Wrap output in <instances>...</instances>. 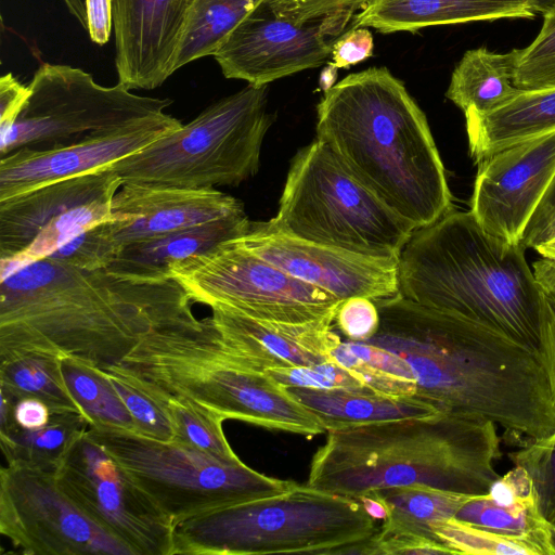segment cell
<instances>
[{
  "label": "cell",
  "instance_id": "6da1fadb",
  "mask_svg": "<svg viewBox=\"0 0 555 555\" xmlns=\"http://www.w3.org/2000/svg\"><path fill=\"white\" fill-rule=\"evenodd\" d=\"M366 343L406 361L417 397L444 414L486 418L526 441L555 428V401L539 352L465 318L399 294L375 301Z\"/></svg>",
  "mask_w": 555,
  "mask_h": 555
},
{
  "label": "cell",
  "instance_id": "7a4b0ae2",
  "mask_svg": "<svg viewBox=\"0 0 555 555\" xmlns=\"http://www.w3.org/2000/svg\"><path fill=\"white\" fill-rule=\"evenodd\" d=\"M192 302L175 278L134 282L42 258L0 280V352L41 351L105 370L155 330L195 319Z\"/></svg>",
  "mask_w": 555,
  "mask_h": 555
},
{
  "label": "cell",
  "instance_id": "3957f363",
  "mask_svg": "<svg viewBox=\"0 0 555 555\" xmlns=\"http://www.w3.org/2000/svg\"><path fill=\"white\" fill-rule=\"evenodd\" d=\"M315 130L348 171L416 230L453 210L426 116L388 68L350 74L325 91Z\"/></svg>",
  "mask_w": 555,
  "mask_h": 555
},
{
  "label": "cell",
  "instance_id": "277c9868",
  "mask_svg": "<svg viewBox=\"0 0 555 555\" xmlns=\"http://www.w3.org/2000/svg\"><path fill=\"white\" fill-rule=\"evenodd\" d=\"M498 428L486 418L442 413L328 430L307 485L353 499L398 486L483 494L500 477Z\"/></svg>",
  "mask_w": 555,
  "mask_h": 555
},
{
  "label": "cell",
  "instance_id": "5b68a950",
  "mask_svg": "<svg viewBox=\"0 0 555 555\" xmlns=\"http://www.w3.org/2000/svg\"><path fill=\"white\" fill-rule=\"evenodd\" d=\"M524 248L485 231L470 211L452 210L403 247L399 295L538 351L542 294Z\"/></svg>",
  "mask_w": 555,
  "mask_h": 555
},
{
  "label": "cell",
  "instance_id": "8992f818",
  "mask_svg": "<svg viewBox=\"0 0 555 555\" xmlns=\"http://www.w3.org/2000/svg\"><path fill=\"white\" fill-rule=\"evenodd\" d=\"M358 499L295 483L285 492L217 508L175 527L173 554L340 555L377 531Z\"/></svg>",
  "mask_w": 555,
  "mask_h": 555
},
{
  "label": "cell",
  "instance_id": "52a82bcc",
  "mask_svg": "<svg viewBox=\"0 0 555 555\" xmlns=\"http://www.w3.org/2000/svg\"><path fill=\"white\" fill-rule=\"evenodd\" d=\"M267 222L305 241L396 259L416 230L318 139L293 157L278 214Z\"/></svg>",
  "mask_w": 555,
  "mask_h": 555
},
{
  "label": "cell",
  "instance_id": "ba28073f",
  "mask_svg": "<svg viewBox=\"0 0 555 555\" xmlns=\"http://www.w3.org/2000/svg\"><path fill=\"white\" fill-rule=\"evenodd\" d=\"M273 121L267 86L248 85L206 107L192 121L109 165L124 182L194 189L236 186L259 169Z\"/></svg>",
  "mask_w": 555,
  "mask_h": 555
},
{
  "label": "cell",
  "instance_id": "9c48e42d",
  "mask_svg": "<svg viewBox=\"0 0 555 555\" xmlns=\"http://www.w3.org/2000/svg\"><path fill=\"white\" fill-rule=\"evenodd\" d=\"M87 434L175 527L217 508L285 492L296 483L260 474L240 459L221 460L178 440L96 426H89Z\"/></svg>",
  "mask_w": 555,
  "mask_h": 555
},
{
  "label": "cell",
  "instance_id": "30bf717a",
  "mask_svg": "<svg viewBox=\"0 0 555 555\" xmlns=\"http://www.w3.org/2000/svg\"><path fill=\"white\" fill-rule=\"evenodd\" d=\"M30 95L0 157L18 149L46 150L78 142L165 113L170 99L138 95L121 83L104 87L81 68L43 63L29 82Z\"/></svg>",
  "mask_w": 555,
  "mask_h": 555
},
{
  "label": "cell",
  "instance_id": "8fae6325",
  "mask_svg": "<svg viewBox=\"0 0 555 555\" xmlns=\"http://www.w3.org/2000/svg\"><path fill=\"white\" fill-rule=\"evenodd\" d=\"M170 274L193 302L221 305L261 321L335 322L341 304L328 292L255 255L238 238L177 261L170 267Z\"/></svg>",
  "mask_w": 555,
  "mask_h": 555
},
{
  "label": "cell",
  "instance_id": "7c38bea8",
  "mask_svg": "<svg viewBox=\"0 0 555 555\" xmlns=\"http://www.w3.org/2000/svg\"><path fill=\"white\" fill-rule=\"evenodd\" d=\"M122 183L107 166L1 199L0 280L111 219Z\"/></svg>",
  "mask_w": 555,
  "mask_h": 555
},
{
  "label": "cell",
  "instance_id": "4fadbf2b",
  "mask_svg": "<svg viewBox=\"0 0 555 555\" xmlns=\"http://www.w3.org/2000/svg\"><path fill=\"white\" fill-rule=\"evenodd\" d=\"M0 533L35 555H134L60 487L55 470L8 464L0 470Z\"/></svg>",
  "mask_w": 555,
  "mask_h": 555
},
{
  "label": "cell",
  "instance_id": "5bb4252c",
  "mask_svg": "<svg viewBox=\"0 0 555 555\" xmlns=\"http://www.w3.org/2000/svg\"><path fill=\"white\" fill-rule=\"evenodd\" d=\"M64 492L134 555H172L175 525L87 430L55 468Z\"/></svg>",
  "mask_w": 555,
  "mask_h": 555
},
{
  "label": "cell",
  "instance_id": "9a60e30c",
  "mask_svg": "<svg viewBox=\"0 0 555 555\" xmlns=\"http://www.w3.org/2000/svg\"><path fill=\"white\" fill-rule=\"evenodd\" d=\"M353 16L339 13L298 24L278 16L264 0L232 30L214 57L224 77L267 86L324 64L335 40L352 27Z\"/></svg>",
  "mask_w": 555,
  "mask_h": 555
},
{
  "label": "cell",
  "instance_id": "2e32d148",
  "mask_svg": "<svg viewBox=\"0 0 555 555\" xmlns=\"http://www.w3.org/2000/svg\"><path fill=\"white\" fill-rule=\"evenodd\" d=\"M238 242L292 276L339 300L366 297L374 301L399 294V259L373 257L305 241L268 222H251Z\"/></svg>",
  "mask_w": 555,
  "mask_h": 555
},
{
  "label": "cell",
  "instance_id": "e0dca14e",
  "mask_svg": "<svg viewBox=\"0 0 555 555\" xmlns=\"http://www.w3.org/2000/svg\"><path fill=\"white\" fill-rule=\"evenodd\" d=\"M554 176L555 131L508 146L478 164L470 212L485 231L519 245Z\"/></svg>",
  "mask_w": 555,
  "mask_h": 555
},
{
  "label": "cell",
  "instance_id": "ac0fdd59",
  "mask_svg": "<svg viewBox=\"0 0 555 555\" xmlns=\"http://www.w3.org/2000/svg\"><path fill=\"white\" fill-rule=\"evenodd\" d=\"M182 122L160 114L125 127L93 133L78 142L46 150L18 149L0 157V201L65 178L107 167Z\"/></svg>",
  "mask_w": 555,
  "mask_h": 555
},
{
  "label": "cell",
  "instance_id": "d6986e66",
  "mask_svg": "<svg viewBox=\"0 0 555 555\" xmlns=\"http://www.w3.org/2000/svg\"><path fill=\"white\" fill-rule=\"evenodd\" d=\"M193 0H113L115 67L126 88L155 89L175 73Z\"/></svg>",
  "mask_w": 555,
  "mask_h": 555
},
{
  "label": "cell",
  "instance_id": "ffe728a7",
  "mask_svg": "<svg viewBox=\"0 0 555 555\" xmlns=\"http://www.w3.org/2000/svg\"><path fill=\"white\" fill-rule=\"evenodd\" d=\"M243 203L217 189L127 181L104 221L120 248L131 242L245 214Z\"/></svg>",
  "mask_w": 555,
  "mask_h": 555
},
{
  "label": "cell",
  "instance_id": "44dd1931",
  "mask_svg": "<svg viewBox=\"0 0 555 555\" xmlns=\"http://www.w3.org/2000/svg\"><path fill=\"white\" fill-rule=\"evenodd\" d=\"M210 308V318L224 340L251 369L260 372L332 361V351L341 341L332 321L269 322L221 305Z\"/></svg>",
  "mask_w": 555,
  "mask_h": 555
},
{
  "label": "cell",
  "instance_id": "7402d4cb",
  "mask_svg": "<svg viewBox=\"0 0 555 555\" xmlns=\"http://www.w3.org/2000/svg\"><path fill=\"white\" fill-rule=\"evenodd\" d=\"M472 526L527 540L543 555H555V527L542 514L532 481L514 465L489 491L470 495L453 517Z\"/></svg>",
  "mask_w": 555,
  "mask_h": 555
},
{
  "label": "cell",
  "instance_id": "603a6c76",
  "mask_svg": "<svg viewBox=\"0 0 555 555\" xmlns=\"http://www.w3.org/2000/svg\"><path fill=\"white\" fill-rule=\"evenodd\" d=\"M250 223L245 212L134 241L124 245L105 270L134 282H166L173 279L170 274L173 263L243 237Z\"/></svg>",
  "mask_w": 555,
  "mask_h": 555
},
{
  "label": "cell",
  "instance_id": "cb8c5ba5",
  "mask_svg": "<svg viewBox=\"0 0 555 555\" xmlns=\"http://www.w3.org/2000/svg\"><path fill=\"white\" fill-rule=\"evenodd\" d=\"M534 15L529 0H372L354 14L352 27L416 33L430 26Z\"/></svg>",
  "mask_w": 555,
  "mask_h": 555
},
{
  "label": "cell",
  "instance_id": "d4e9b609",
  "mask_svg": "<svg viewBox=\"0 0 555 555\" xmlns=\"http://www.w3.org/2000/svg\"><path fill=\"white\" fill-rule=\"evenodd\" d=\"M284 388L318 416L326 431L388 422L427 420L442 414L433 404L417 397L385 396L366 387Z\"/></svg>",
  "mask_w": 555,
  "mask_h": 555
},
{
  "label": "cell",
  "instance_id": "484cf974",
  "mask_svg": "<svg viewBox=\"0 0 555 555\" xmlns=\"http://www.w3.org/2000/svg\"><path fill=\"white\" fill-rule=\"evenodd\" d=\"M465 118L470 155L479 164L508 146L555 131V87L522 90L496 111Z\"/></svg>",
  "mask_w": 555,
  "mask_h": 555
},
{
  "label": "cell",
  "instance_id": "4316f807",
  "mask_svg": "<svg viewBox=\"0 0 555 555\" xmlns=\"http://www.w3.org/2000/svg\"><path fill=\"white\" fill-rule=\"evenodd\" d=\"M521 49L499 53L486 47L468 50L455 65L446 96L464 114L499 109L522 90L515 83Z\"/></svg>",
  "mask_w": 555,
  "mask_h": 555
},
{
  "label": "cell",
  "instance_id": "83f0119b",
  "mask_svg": "<svg viewBox=\"0 0 555 555\" xmlns=\"http://www.w3.org/2000/svg\"><path fill=\"white\" fill-rule=\"evenodd\" d=\"M0 389L16 398L40 399L52 411L85 415L65 384L60 357L55 354L33 350L0 352Z\"/></svg>",
  "mask_w": 555,
  "mask_h": 555
},
{
  "label": "cell",
  "instance_id": "f1b7e54d",
  "mask_svg": "<svg viewBox=\"0 0 555 555\" xmlns=\"http://www.w3.org/2000/svg\"><path fill=\"white\" fill-rule=\"evenodd\" d=\"M90 426L85 415L52 411L50 422L38 429L13 428L0 433V446L8 464H23L55 470L61 459Z\"/></svg>",
  "mask_w": 555,
  "mask_h": 555
},
{
  "label": "cell",
  "instance_id": "f546056e",
  "mask_svg": "<svg viewBox=\"0 0 555 555\" xmlns=\"http://www.w3.org/2000/svg\"><path fill=\"white\" fill-rule=\"evenodd\" d=\"M372 491L376 492L390 509L389 517L382 522L380 528L436 541L438 539L430 528L431 524L453 518L461 505L470 496L427 486H398Z\"/></svg>",
  "mask_w": 555,
  "mask_h": 555
},
{
  "label": "cell",
  "instance_id": "4dcf8cb0",
  "mask_svg": "<svg viewBox=\"0 0 555 555\" xmlns=\"http://www.w3.org/2000/svg\"><path fill=\"white\" fill-rule=\"evenodd\" d=\"M264 0H193L175 61V72L214 55L232 30Z\"/></svg>",
  "mask_w": 555,
  "mask_h": 555
},
{
  "label": "cell",
  "instance_id": "1f68e13d",
  "mask_svg": "<svg viewBox=\"0 0 555 555\" xmlns=\"http://www.w3.org/2000/svg\"><path fill=\"white\" fill-rule=\"evenodd\" d=\"M331 357L377 393L391 397L416 393L412 369L404 359L387 349L366 341L341 340Z\"/></svg>",
  "mask_w": 555,
  "mask_h": 555
},
{
  "label": "cell",
  "instance_id": "d6a6232c",
  "mask_svg": "<svg viewBox=\"0 0 555 555\" xmlns=\"http://www.w3.org/2000/svg\"><path fill=\"white\" fill-rule=\"evenodd\" d=\"M65 384L90 426L134 431L135 425L102 370L60 357Z\"/></svg>",
  "mask_w": 555,
  "mask_h": 555
},
{
  "label": "cell",
  "instance_id": "836d02e7",
  "mask_svg": "<svg viewBox=\"0 0 555 555\" xmlns=\"http://www.w3.org/2000/svg\"><path fill=\"white\" fill-rule=\"evenodd\" d=\"M153 397L166 406L172 421L175 440L221 460H238L223 434L221 417L183 399Z\"/></svg>",
  "mask_w": 555,
  "mask_h": 555
},
{
  "label": "cell",
  "instance_id": "e575fe53",
  "mask_svg": "<svg viewBox=\"0 0 555 555\" xmlns=\"http://www.w3.org/2000/svg\"><path fill=\"white\" fill-rule=\"evenodd\" d=\"M434 534L453 554L479 555H543L535 544L481 529L455 518L440 520L430 526Z\"/></svg>",
  "mask_w": 555,
  "mask_h": 555
},
{
  "label": "cell",
  "instance_id": "d590c367",
  "mask_svg": "<svg viewBox=\"0 0 555 555\" xmlns=\"http://www.w3.org/2000/svg\"><path fill=\"white\" fill-rule=\"evenodd\" d=\"M121 399L138 434L163 441L175 440V429L164 403L115 365L102 370Z\"/></svg>",
  "mask_w": 555,
  "mask_h": 555
},
{
  "label": "cell",
  "instance_id": "8d00e7d4",
  "mask_svg": "<svg viewBox=\"0 0 555 555\" xmlns=\"http://www.w3.org/2000/svg\"><path fill=\"white\" fill-rule=\"evenodd\" d=\"M509 459L529 475L540 509L555 527V428L546 436L527 439Z\"/></svg>",
  "mask_w": 555,
  "mask_h": 555
},
{
  "label": "cell",
  "instance_id": "74e56055",
  "mask_svg": "<svg viewBox=\"0 0 555 555\" xmlns=\"http://www.w3.org/2000/svg\"><path fill=\"white\" fill-rule=\"evenodd\" d=\"M543 17L534 40L520 50L515 83L521 90L555 87V9Z\"/></svg>",
  "mask_w": 555,
  "mask_h": 555
},
{
  "label": "cell",
  "instance_id": "f35d334b",
  "mask_svg": "<svg viewBox=\"0 0 555 555\" xmlns=\"http://www.w3.org/2000/svg\"><path fill=\"white\" fill-rule=\"evenodd\" d=\"M119 250L120 246L109 235L103 221L80 232L46 258L94 271L107 269Z\"/></svg>",
  "mask_w": 555,
  "mask_h": 555
},
{
  "label": "cell",
  "instance_id": "ab89813d",
  "mask_svg": "<svg viewBox=\"0 0 555 555\" xmlns=\"http://www.w3.org/2000/svg\"><path fill=\"white\" fill-rule=\"evenodd\" d=\"M532 271L542 294L538 352L555 401V261L542 258L533 263Z\"/></svg>",
  "mask_w": 555,
  "mask_h": 555
},
{
  "label": "cell",
  "instance_id": "60d3db41",
  "mask_svg": "<svg viewBox=\"0 0 555 555\" xmlns=\"http://www.w3.org/2000/svg\"><path fill=\"white\" fill-rule=\"evenodd\" d=\"M283 387H306L317 389H360L365 386L348 370L334 361L312 366L273 367L264 371Z\"/></svg>",
  "mask_w": 555,
  "mask_h": 555
},
{
  "label": "cell",
  "instance_id": "b9f144b4",
  "mask_svg": "<svg viewBox=\"0 0 555 555\" xmlns=\"http://www.w3.org/2000/svg\"><path fill=\"white\" fill-rule=\"evenodd\" d=\"M347 340L367 341L379 327V312L374 300L352 297L341 301L335 322Z\"/></svg>",
  "mask_w": 555,
  "mask_h": 555
},
{
  "label": "cell",
  "instance_id": "7bdbcfd3",
  "mask_svg": "<svg viewBox=\"0 0 555 555\" xmlns=\"http://www.w3.org/2000/svg\"><path fill=\"white\" fill-rule=\"evenodd\" d=\"M372 0H266L281 17L301 24L339 13L356 14Z\"/></svg>",
  "mask_w": 555,
  "mask_h": 555
},
{
  "label": "cell",
  "instance_id": "ee69618b",
  "mask_svg": "<svg viewBox=\"0 0 555 555\" xmlns=\"http://www.w3.org/2000/svg\"><path fill=\"white\" fill-rule=\"evenodd\" d=\"M374 40L367 27H351L333 43L332 64L348 69L372 56Z\"/></svg>",
  "mask_w": 555,
  "mask_h": 555
},
{
  "label": "cell",
  "instance_id": "f6af8a7d",
  "mask_svg": "<svg viewBox=\"0 0 555 555\" xmlns=\"http://www.w3.org/2000/svg\"><path fill=\"white\" fill-rule=\"evenodd\" d=\"M30 95L29 86L18 81L11 73L0 79V138L15 124Z\"/></svg>",
  "mask_w": 555,
  "mask_h": 555
},
{
  "label": "cell",
  "instance_id": "bcb514c9",
  "mask_svg": "<svg viewBox=\"0 0 555 555\" xmlns=\"http://www.w3.org/2000/svg\"><path fill=\"white\" fill-rule=\"evenodd\" d=\"M555 233V176L524 232L521 244L534 248Z\"/></svg>",
  "mask_w": 555,
  "mask_h": 555
},
{
  "label": "cell",
  "instance_id": "7dc6e473",
  "mask_svg": "<svg viewBox=\"0 0 555 555\" xmlns=\"http://www.w3.org/2000/svg\"><path fill=\"white\" fill-rule=\"evenodd\" d=\"M88 33L91 40L105 44L112 34L113 0H85Z\"/></svg>",
  "mask_w": 555,
  "mask_h": 555
},
{
  "label": "cell",
  "instance_id": "c3c4849f",
  "mask_svg": "<svg viewBox=\"0 0 555 555\" xmlns=\"http://www.w3.org/2000/svg\"><path fill=\"white\" fill-rule=\"evenodd\" d=\"M52 410L42 400L33 397L17 398L13 408V420L17 428L34 430L46 426Z\"/></svg>",
  "mask_w": 555,
  "mask_h": 555
},
{
  "label": "cell",
  "instance_id": "681fc988",
  "mask_svg": "<svg viewBox=\"0 0 555 555\" xmlns=\"http://www.w3.org/2000/svg\"><path fill=\"white\" fill-rule=\"evenodd\" d=\"M357 499L374 520L383 522L389 517V506L376 492L369 491Z\"/></svg>",
  "mask_w": 555,
  "mask_h": 555
},
{
  "label": "cell",
  "instance_id": "f907efd6",
  "mask_svg": "<svg viewBox=\"0 0 555 555\" xmlns=\"http://www.w3.org/2000/svg\"><path fill=\"white\" fill-rule=\"evenodd\" d=\"M70 14L79 22V24L87 29V12L85 3L81 0H63Z\"/></svg>",
  "mask_w": 555,
  "mask_h": 555
},
{
  "label": "cell",
  "instance_id": "816d5d0a",
  "mask_svg": "<svg viewBox=\"0 0 555 555\" xmlns=\"http://www.w3.org/2000/svg\"><path fill=\"white\" fill-rule=\"evenodd\" d=\"M337 69L338 68L335 65L328 63L327 66L322 70L320 75V87L324 92L335 85Z\"/></svg>",
  "mask_w": 555,
  "mask_h": 555
},
{
  "label": "cell",
  "instance_id": "f5cc1de1",
  "mask_svg": "<svg viewBox=\"0 0 555 555\" xmlns=\"http://www.w3.org/2000/svg\"><path fill=\"white\" fill-rule=\"evenodd\" d=\"M533 249L543 258L555 261V233L539 243Z\"/></svg>",
  "mask_w": 555,
  "mask_h": 555
},
{
  "label": "cell",
  "instance_id": "db71d44e",
  "mask_svg": "<svg viewBox=\"0 0 555 555\" xmlns=\"http://www.w3.org/2000/svg\"><path fill=\"white\" fill-rule=\"evenodd\" d=\"M535 14H545L555 9V0H529Z\"/></svg>",
  "mask_w": 555,
  "mask_h": 555
}]
</instances>
